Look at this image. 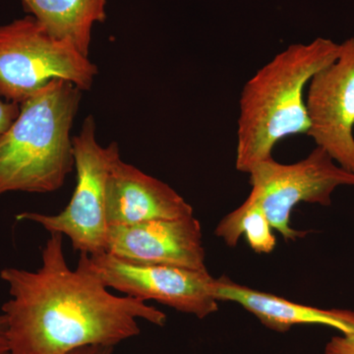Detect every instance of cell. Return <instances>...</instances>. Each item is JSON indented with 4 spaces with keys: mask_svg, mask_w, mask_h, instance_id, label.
<instances>
[{
    "mask_svg": "<svg viewBox=\"0 0 354 354\" xmlns=\"http://www.w3.org/2000/svg\"><path fill=\"white\" fill-rule=\"evenodd\" d=\"M38 271L6 268L0 278L10 299L2 305L10 354H67L86 346H114L140 334L137 320L167 323V315L143 300L116 297L87 269L71 270L64 235L53 232Z\"/></svg>",
    "mask_w": 354,
    "mask_h": 354,
    "instance_id": "cell-1",
    "label": "cell"
},
{
    "mask_svg": "<svg viewBox=\"0 0 354 354\" xmlns=\"http://www.w3.org/2000/svg\"><path fill=\"white\" fill-rule=\"evenodd\" d=\"M341 50V44L325 38L290 44L247 81L239 100L237 171L249 174L272 157V149L281 140L307 134V86L317 72L337 59Z\"/></svg>",
    "mask_w": 354,
    "mask_h": 354,
    "instance_id": "cell-2",
    "label": "cell"
},
{
    "mask_svg": "<svg viewBox=\"0 0 354 354\" xmlns=\"http://www.w3.org/2000/svg\"><path fill=\"white\" fill-rule=\"evenodd\" d=\"M81 92L55 79L20 104L19 115L0 137V196L50 193L64 185L75 167L70 132Z\"/></svg>",
    "mask_w": 354,
    "mask_h": 354,
    "instance_id": "cell-3",
    "label": "cell"
},
{
    "mask_svg": "<svg viewBox=\"0 0 354 354\" xmlns=\"http://www.w3.org/2000/svg\"><path fill=\"white\" fill-rule=\"evenodd\" d=\"M95 66L73 44L50 36L31 15L0 26V97L22 104L50 81L87 91Z\"/></svg>",
    "mask_w": 354,
    "mask_h": 354,
    "instance_id": "cell-4",
    "label": "cell"
},
{
    "mask_svg": "<svg viewBox=\"0 0 354 354\" xmlns=\"http://www.w3.org/2000/svg\"><path fill=\"white\" fill-rule=\"evenodd\" d=\"M72 142L77 183L69 204L57 215L25 212L16 218L39 223L50 234L65 235L80 253H104L109 232L106 181L114 158L120 156V148L115 142L108 147L100 145L93 116L86 118L82 129Z\"/></svg>",
    "mask_w": 354,
    "mask_h": 354,
    "instance_id": "cell-5",
    "label": "cell"
},
{
    "mask_svg": "<svg viewBox=\"0 0 354 354\" xmlns=\"http://www.w3.org/2000/svg\"><path fill=\"white\" fill-rule=\"evenodd\" d=\"M249 197L267 216L272 230L288 241L304 237L290 225V216L299 203L332 205V195L341 186H354L353 172L337 165L329 153L316 147L304 160L279 164L274 158L263 160L249 172Z\"/></svg>",
    "mask_w": 354,
    "mask_h": 354,
    "instance_id": "cell-6",
    "label": "cell"
},
{
    "mask_svg": "<svg viewBox=\"0 0 354 354\" xmlns=\"http://www.w3.org/2000/svg\"><path fill=\"white\" fill-rule=\"evenodd\" d=\"M78 264L109 288L140 300H155L183 313L204 319L218 311L216 279L207 271L176 266L140 264L108 252L80 253Z\"/></svg>",
    "mask_w": 354,
    "mask_h": 354,
    "instance_id": "cell-7",
    "label": "cell"
},
{
    "mask_svg": "<svg viewBox=\"0 0 354 354\" xmlns=\"http://www.w3.org/2000/svg\"><path fill=\"white\" fill-rule=\"evenodd\" d=\"M341 46L337 59L317 72L307 86L306 135L354 174V38Z\"/></svg>",
    "mask_w": 354,
    "mask_h": 354,
    "instance_id": "cell-8",
    "label": "cell"
},
{
    "mask_svg": "<svg viewBox=\"0 0 354 354\" xmlns=\"http://www.w3.org/2000/svg\"><path fill=\"white\" fill-rule=\"evenodd\" d=\"M201 225L194 216L109 227L106 252L140 264L207 271Z\"/></svg>",
    "mask_w": 354,
    "mask_h": 354,
    "instance_id": "cell-9",
    "label": "cell"
},
{
    "mask_svg": "<svg viewBox=\"0 0 354 354\" xmlns=\"http://www.w3.org/2000/svg\"><path fill=\"white\" fill-rule=\"evenodd\" d=\"M106 213L109 227L186 218L193 216V208L171 186L118 156L106 181Z\"/></svg>",
    "mask_w": 354,
    "mask_h": 354,
    "instance_id": "cell-10",
    "label": "cell"
},
{
    "mask_svg": "<svg viewBox=\"0 0 354 354\" xmlns=\"http://www.w3.org/2000/svg\"><path fill=\"white\" fill-rule=\"evenodd\" d=\"M214 295L218 301H232L253 314L268 329L286 333L297 325L334 328L342 335L354 332V312L320 309L298 304L271 293L239 285L225 277L216 279Z\"/></svg>",
    "mask_w": 354,
    "mask_h": 354,
    "instance_id": "cell-11",
    "label": "cell"
},
{
    "mask_svg": "<svg viewBox=\"0 0 354 354\" xmlns=\"http://www.w3.org/2000/svg\"><path fill=\"white\" fill-rule=\"evenodd\" d=\"M50 36L68 41L88 57L92 30L106 20V0H20Z\"/></svg>",
    "mask_w": 354,
    "mask_h": 354,
    "instance_id": "cell-12",
    "label": "cell"
},
{
    "mask_svg": "<svg viewBox=\"0 0 354 354\" xmlns=\"http://www.w3.org/2000/svg\"><path fill=\"white\" fill-rule=\"evenodd\" d=\"M216 234L230 247L236 246L244 234L254 252L259 254L271 253L277 245V239L267 216L249 196L239 209L220 221Z\"/></svg>",
    "mask_w": 354,
    "mask_h": 354,
    "instance_id": "cell-13",
    "label": "cell"
},
{
    "mask_svg": "<svg viewBox=\"0 0 354 354\" xmlns=\"http://www.w3.org/2000/svg\"><path fill=\"white\" fill-rule=\"evenodd\" d=\"M324 354H354V332L332 337Z\"/></svg>",
    "mask_w": 354,
    "mask_h": 354,
    "instance_id": "cell-14",
    "label": "cell"
},
{
    "mask_svg": "<svg viewBox=\"0 0 354 354\" xmlns=\"http://www.w3.org/2000/svg\"><path fill=\"white\" fill-rule=\"evenodd\" d=\"M20 113V104L0 97V137L10 127Z\"/></svg>",
    "mask_w": 354,
    "mask_h": 354,
    "instance_id": "cell-15",
    "label": "cell"
},
{
    "mask_svg": "<svg viewBox=\"0 0 354 354\" xmlns=\"http://www.w3.org/2000/svg\"><path fill=\"white\" fill-rule=\"evenodd\" d=\"M113 346H86L74 349L67 354H113Z\"/></svg>",
    "mask_w": 354,
    "mask_h": 354,
    "instance_id": "cell-16",
    "label": "cell"
},
{
    "mask_svg": "<svg viewBox=\"0 0 354 354\" xmlns=\"http://www.w3.org/2000/svg\"><path fill=\"white\" fill-rule=\"evenodd\" d=\"M8 326H7L6 317L1 314L0 315V353L9 351L8 342Z\"/></svg>",
    "mask_w": 354,
    "mask_h": 354,
    "instance_id": "cell-17",
    "label": "cell"
},
{
    "mask_svg": "<svg viewBox=\"0 0 354 354\" xmlns=\"http://www.w3.org/2000/svg\"><path fill=\"white\" fill-rule=\"evenodd\" d=\"M0 354H10V353H9V351H7V353H0Z\"/></svg>",
    "mask_w": 354,
    "mask_h": 354,
    "instance_id": "cell-18",
    "label": "cell"
}]
</instances>
